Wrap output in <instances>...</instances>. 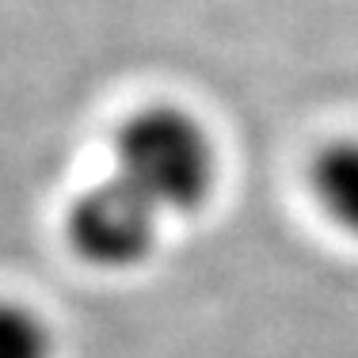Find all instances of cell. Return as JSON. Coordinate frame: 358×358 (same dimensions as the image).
<instances>
[{
  "mask_svg": "<svg viewBox=\"0 0 358 358\" xmlns=\"http://www.w3.org/2000/svg\"><path fill=\"white\" fill-rule=\"evenodd\" d=\"M157 206H149L130 183L110 176L73 206L69 236L99 267H134L157 241Z\"/></svg>",
  "mask_w": 358,
  "mask_h": 358,
  "instance_id": "2",
  "label": "cell"
},
{
  "mask_svg": "<svg viewBox=\"0 0 358 358\" xmlns=\"http://www.w3.org/2000/svg\"><path fill=\"white\" fill-rule=\"evenodd\" d=\"M115 176L160 214L194 210L214 183V152L191 115L176 107H149L118 130Z\"/></svg>",
  "mask_w": 358,
  "mask_h": 358,
  "instance_id": "1",
  "label": "cell"
},
{
  "mask_svg": "<svg viewBox=\"0 0 358 358\" xmlns=\"http://www.w3.org/2000/svg\"><path fill=\"white\" fill-rule=\"evenodd\" d=\"M50 339L35 313L0 305V358H46Z\"/></svg>",
  "mask_w": 358,
  "mask_h": 358,
  "instance_id": "4",
  "label": "cell"
},
{
  "mask_svg": "<svg viewBox=\"0 0 358 358\" xmlns=\"http://www.w3.org/2000/svg\"><path fill=\"white\" fill-rule=\"evenodd\" d=\"M317 199L343 229L358 233V141L331 145L313 172Z\"/></svg>",
  "mask_w": 358,
  "mask_h": 358,
  "instance_id": "3",
  "label": "cell"
}]
</instances>
